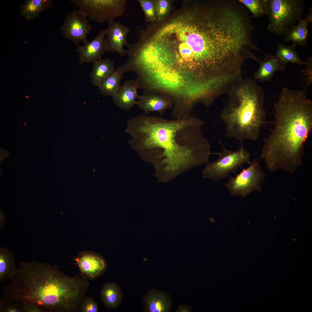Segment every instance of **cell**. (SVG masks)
Here are the masks:
<instances>
[{"instance_id":"32","label":"cell","mask_w":312,"mask_h":312,"mask_svg":"<svg viewBox=\"0 0 312 312\" xmlns=\"http://www.w3.org/2000/svg\"><path fill=\"white\" fill-rule=\"evenodd\" d=\"M177 311V312H188L190 311V309L188 307L182 305L179 307Z\"/></svg>"},{"instance_id":"25","label":"cell","mask_w":312,"mask_h":312,"mask_svg":"<svg viewBox=\"0 0 312 312\" xmlns=\"http://www.w3.org/2000/svg\"><path fill=\"white\" fill-rule=\"evenodd\" d=\"M246 8L255 18H260L266 14L268 0H239Z\"/></svg>"},{"instance_id":"1","label":"cell","mask_w":312,"mask_h":312,"mask_svg":"<svg viewBox=\"0 0 312 312\" xmlns=\"http://www.w3.org/2000/svg\"><path fill=\"white\" fill-rule=\"evenodd\" d=\"M163 70L189 75L193 83L207 84L224 76L240 44L233 20L222 7L199 3L163 25L149 39Z\"/></svg>"},{"instance_id":"14","label":"cell","mask_w":312,"mask_h":312,"mask_svg":"<svg viewBox=\"0 0 312 312\" xmlns=\"http://www.w3.org/2000/svg\"><path fill=\"white\" fill-rule=\"evenodd\" d=\"M138 105L145 114L157 112L162 116L166 110L172 107L171 99L167 96L153 93L140 96Z\"/></svg>"},{"instance_id":"9","label":"cell","mask_w":312,"mask_h":312,"mask_svg":"<svg viewBox=\"0 0 312 312\" xmlns=\"http://www.w3.org/2000/svg\"><path fill=\"white\" fill-rule=\"evenodd\" d=\"M267 177L255 158L248 167L230 177L224 185L232 196L238 195L244 197L255 191L261 192V184Z\"/></svg>"},{"instance_id":"12","label":"cell","mask_w":312,"mask_h":312,"mask_svg":"<svg viewBox=\"0 0 312 312\" xmlns=\"http://www.w3.org/2000/svg\"><path fill=\"white\" fill-rule=\"evenodd\" d=\"M107 29L102 30L95 38L82 46L79 45L76 51L78 53L79 64L83 63L93 62L101 58L106 51L105 36Z\"/></svg>"},{"instance_id":"24","label":"cell","mask_w":312,"mask_h":312,"mask_svg":"<svg viewBox=\"0 0 312 312\" xmlns=\"http://www.w3.org/2000/svg\"><path fill=\"white\" fill-rule=\"evenodd\" d=\"M296 47L292 44L289 46L278 44L276 55L287 64L289 63L295 64L298 66L306 65L307 62L303 61L296 52Z\"/></svg>"},{"instance_id":"13","label":"cell","mask_w":312,"mask_h":312,"mask_svg":"<svg viewBox=\"0 0 312 312\" xmlns=\"http://www.w3.org/2000/svg\"><path fill=\"white\" fill-rule=\"evenodd\" d=\"M139 88L136 81H125L112 97L114 103L121 110H130L135 105H138L137 100L140 96L138 93Z\"/></svg>"},{"instance_id":"4","label":"cell","mask_w":312,"mask_h":312,"mask_svg":"<svg viewBox=\"0 0 312 312\" xmlns=\"http://www.w3.org/2000/svg\"><path fill=\"white\" fill-rule=\"evenodd\" d=\"M3 295L9 300L35 304L44 312L75 309L82 296V280L65 275L55 265L36 261L20 262Z\"/></svg>"},{"instance_id":"17","label":"cell","mask_w":312,"mask_h":312,"mask_svg":"<svg viewBox=\"0 0 312 312\" xmlns=\"http://www.w3.org/2000/svg\"><path fill=\"white\" fill-rule=\"evenodd\" d=\"M75 260L81 272L91 278L98 276L105 266L102 258L91 253L84 254Z\"/></svg>"},{"instance_id":"22","label":"cell","mask_w":312,"mask_h":312,"mask_svg":"<svg viewBox=\"0 0 312 312\" xmlns=\"http://www.w3.org/2000/svg\"><path fill=\"white\" fill-rule=\"evenodd\" d=\"M125 72L121 66H118L115 72L98 86L101 94L104 96L113 97L119 89Z\"/></svg>"},{"instance_id":"7","label":"cell","mask_w":312,"mask_h":312,"mask_svg":"<svg viewBox=\"0 0 312 312\" xmlns=\"http://www.w3.org/2000/svg\"><path fill=\"white\" fill-rule=\"evenodd\" d=\"M222 149V151L216 153L219 155L218 159L211 163H207L203 171L204 177L214 181H220L229 177L231 173L235 174L238 168L245 163L250 164V154L245 148L243 144L237 150H230L226 149L221 140L218 139Z\"/></svg>"},{"instance_id":"10","label":"cell","mask_w":312,"mask_h":312,"mask_svg":"<svg viewBox=\"0 0 312 312\" xmlns=\"http://www.w3.org/2000/svg\"><path fill=\"white\" fill-rule=\"evenodd\" d=\"M86 15L80 10H74L66 17L60 30L67 39L78 46L81 42H88L87 35L92 29V26L87 19Z\"/></svg>"},{"instance_id":"6","label":"cell","mask_w":312,"mask_h":312,"mask_svg":"<svg viewBox=\"0 0 312 312\" xmlns=\"http://www.w3.org/2000/svg\"><path fill=\"white\" fill-rule=\"evenodd\" d=\"M305 9L302 0H268V29L275 35H283L302 19Z\"/></svg>"},{"instance_id":"11","label":"cell","mask_w":312,"mask_h":312,"mask_svg":"<svg viewBox=\"0 0 312 312\" xmlns=\"http://www.w3.org/2000/svg\"><path fill=\"white\" fill-rule=\"evenodd\" d=\"M132 30L118 21L109 22L105 38L106 51L116 52L121 56L125 55L126 51L123 47L127 44V36Z\"/></svg>"},{"instance_id":"18","label":"cell","mask_w":312,"mask_h":312,"mask_svg":"<svg viewBox=\"0 0 312 312\" xmlns=\"http://www.w3.org/2000/svg\"><path fill=\"white\" fill-rule=\"evenodd\" d=\"M144 312H166L169 311V299L164 293L157 290L149 291L143 299Z\"/></svg>"},{"instance_id":"26","label":"cell","mask_w":312,"mask_h":312,"mask_svg":"<svg viewBox=\"0 0 312 312\" xmlns=\"http://www.w3.org/2000/svg\"><path fill=\"white\" fill-rule=\"evenodd\" d=\"M144 14L145 21L154 23L157 22V17L154 0H138Z\"/></svg>"},{"instance_id":"31","label":"cell","mask_w":312,"mask_h":312,"mask_svg":"<svg viewBox=\"0 0 312 312\" xmlns=\"http://www.w3.org/2000/svg\"><path fill=\"white\" fill-rule=\"evenodd\" d=\"M20 304L23 312H44L41 308L35 304L27 302Z\"/></svg>"},{"instance_id":"21","label":"cell","mask_w":312,"mask_h":312,"mask_svg":"<svg viewBox=\"0 0 312 312\" xmlns=\"http://www.w3.org/2000/svg\"><path fill=\"white\" fill-rule=\"evenodd\" d=\"M55 8L51 0H27L20 7L21 15L28 20H33L40 14Z\"/></svg>"},{"instance_id":"8","label":"cell","mask_w":312,"mask_h":312,"mask_svg":"<svg viewBox=\"0 0 312 312\" xmlns=\"http://www.w3.org/2000/svg\"><path fill=\"white\" fill-rule=\"evenodd\" d=\"M92 21L108 23L122 16L125 11V0H71Z\"/></svg>"},{"instance_id":"30","label":"cell","mask_w":312,"mask_h":312,"mask_svg":"<svg viewBox=\"0 0 312 312\" xmlns=\"http://www.w3.org/2000/svg\"><path fill=\"white\" fill-rule=\"evenodd\" d=\"M81 311L83 312H97L98 311V306L92 299L87 298L84 300Z\"/></svg>"},{"instance_id":"23","label":"cell","mask_w":312,"mask_h":312,"mask_svg":"<svg viewBox=\"0 0 312 312\" xmlns=\"http://www.w3.org/2000/svg\"><path fill=\"white\" fill-rule=\"evenodd\" d=\"M14 255L8 249L0 248V282L11 279L16 270L14 262Z\"/></svg>"},{"instance_id":"27","label":"cell","mask_w":312,"mask_h":312,"mask_svg":"<svg viewBox=\"0 0 312 312\" xmlns=\"http://www.w3.org/2000/svg\"><path fill=\"white\" fill-rule=\"evenodd\" d=\"M155 5L157 22L162 21L168 14L170 8V4L167 0H154Z\"/></svg>"},{"instance_id":"15","label":"cell","mask_w":312,"mask_h":312,"mask_svg":"<svg viewBox=\"0 0 312 312\" xmlns=\"http://www.w3.org/2000/svg\"><path fill=\"white\" fill-rule=\"evenodd\" d=\"M258 69L254 74L255 81L260 82H270L275 72L284 71L287 63L276 55L266 53L263 60L259 63Z\"/></svg>"},{"instance_id":"19","label":"cell","mask_w":312,"mask_h":312,"mask_svg":"<svg viewBox=\"0 0 312 312\" xmlns=\"http://www.w3.org/2000/svg\"><path fill=\"white\" fill-rule=\"evenodd\" d=\"M116 70L114 63L112 60L101 58L96 60L93 62L90 75L91 83L94 86H98Z\"/></svg>"},{"instance_id":"28","label":"cell","mask_w":312,"mask_h":312,"mask_svg":"<svg viewBox=\"0 0 312 312\" xmlns=\"http://www.w3.org/2000/svg\"><path fill=\"white\" fill-rule=\"evenodd\" d=\"M6 298L0 299V312H23L21 304Z\"/></svg>"},{"instance_id":"16","label":"cell","mask_w":312,"mask_h":312,"mask_svg":"<svg viewBox=\"0 0 312 312\" xmlns=\"http://www.w3.org/2000/svg\"><path fill=\"white\" fill-rule=\"evenodd\" d=\"M312 22L311 8H310L309 14H306L300 21L298 24L291 27L283 35L285 40L291 41L296 47H306L307 45L308 27Z\"/></svg>"},{"instance_id":"5","label":"cell","mask_w":312,"mask_h":312,"mask_svg":"<svg viewBox=\"0 0 312 312\" xmlns=\"http://www.w3.org/2000/svg\"><path fill=\"white\" fill-rule=\"evenodd\" d=\"M227 93L228 103L220 115L225 126L226 135L240 144L247 140H257L260 129L267 123L263 88L254 80L241 77Z\"/></svg>"},{"instance_id":"20","label":"cell","mask_w":312,"mask_h":312,"mask_svg":"<svg viewBox=\"0 0 312 312\" xmlns=\"http://www.w3.org/2000/svg\"><path fill=\"white\" fill-rule=\"evenodd\" d=\"M100 294L104 305L110 309L118 308L122 302L123 294L122 289L114 283L105 284L102 288Z\"/></svg>"},{"instance_id":"2","label":"cell","mask_w":312,"mask_h":312,"mask_svg":"<svg viewBox=\"0 0 312 312\" xmlns=\"http://www.w3.org/2000/svg\"><path fill=\"white\" fill-rule=\"evenodd\" d=\"M205 123L191 115L171 120L143 114L128 120L125 131L131 148L162 167L164 181H169L208 162L211 153L203 133Z\"/></svg>"},{"instance_id":"29","label":"cell","mask_w":312,"mask_h":312,"mask_svg":"<svg viewBox=\"0 0 312 312\" xmlns=\"http://www.w3.org/2000/svg\"><path fill=\"white\" fill-rule=\"evenodd\" d=\"M307 63L306 67L304 69L301 71L303 75L305 77V81L307 84L306 88L307 89L312 82V57L311 56L308 57Z\"/></svg>"},{"instance_id":"3","label":"cell","mask_w":312,"mask_h":312,"mask_svg":"<svg viewBox=\"0 0 312 312\" xmlns=\"http://www.w3.org/2000/svg\"><path fill=\"white\" fill-rule=\"evenodd\" d=\"M307 90L283 88L274 104V128L263 139L261 156L271 171L282 168L293 172L301 164L312 129V102Z\"/></svg>"}]
</instances>
